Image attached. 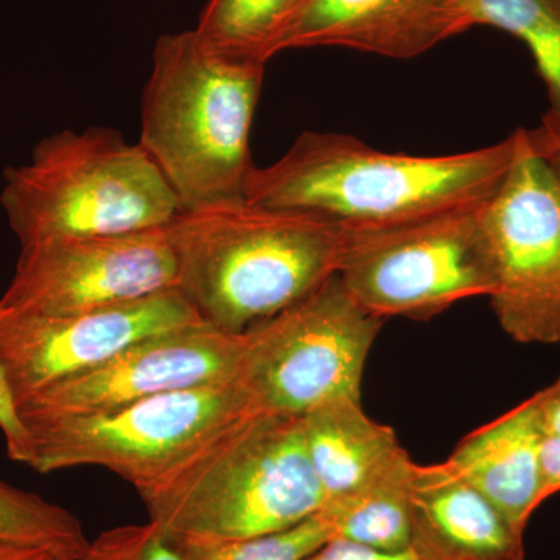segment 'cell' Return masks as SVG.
I'll list each match as a JSON object with an SVG mask.
<instances>
[{"mask_svg":"<svg viewBox=\"0 0 560 560\" xmlns=\"http://www.w3.org/2000/svg\"><path fill=\"white\" fill-rule=\"evenodd\" d=\"M518 149V130L485 149L441 156L388 153L338 132L308 131L246 180L254 205L304 210L348 231L383 230L482 205Z\"/></svg>","mask_w":560,"mask_h":560,"instance_id":"obj_1","label":"cell"},{"mask_svg":"<svg viewBox=\"0 0 560 560\" xmlns=\"http://www.w3.org/2000/svg\"><path fill=\"white\" fill-rule=\"evenodd\" d=\"M178 289L206 323L243 334L338 275L346 230L304 210L242 200L180 209L164 228Z\"/></svg>","mask_w":560,"mask_h":560,"instance_id":"obj_2","label":"cell"},{"mask_svg":"<svg viewBox=\"0 0 560 560\" xmlns=\"http://www.w3.org/2000/svg\"><path fill=\"white\" fill-rule=\"evenodd\" d=\"M149 521L179 539H242L291 528L326 503L301 416L250 410L138 490Z\"/></svg>","mask_w":560,"mask_h":560,"instance_id":"obj_3","label":"cell"},{"mask_svg":"<svg viewBox=\"0 0 560 560\" xmlns=\"http://www.w3.org/2000/svg\"><path fill=\"white\" fill-rule=\"evenodd\" d=\"M264 62L209 47L195 31L158 39L142 95L139 145L180 209L245 198Z\"/></svg>","mask_w":560,"mask_h":560,"instance_id":"obj_4","label":"cell"},{"mask_svg":"<svg viewBox=\"0 0 560 560\" xmlns=\"http://www.w3.org/2000/svg\"><path fill=\"white\" fill-rule=\"evenodd\" d=\"M0 208L27 246L160 230L180 205L139 143L94 127L40 139L27 162L3 172Z\"/></svg>","mask_w":560,"mask_h":560,"instance_id":"obj_5","label":"cell"},{"mask_svg":"<svg viewBox=\"0 0 560 560\" xmlns=\"http://www.w3.org/2000/svg\"><path fill=\"white\" fill-rule=\"evenodd\" d=\"M340 276L243 331L237 383L257 411L302 416L335 396L361 397L383 326Z\"/></svg>","mask_w":560,"mask_h":560,"instance_id":"obj_6","label":"cell"},{"mask_svg":"<svg viewBox=\"0 0 560 560\" xmlns=\"http://www.w3.org/2000/svg\"><path fill=\"white\" fill-rule=\"evenodd\" d=\"M254 410L237 382L161 394L101 415L24 420L38 474L102 467L136 490Z\"/></svg>","mask_w":560,"mask_h":560,"instance_id":"obj_7","label":"cell"},{"mask_svg":"<svg viewBox=\"0 0 560 560\" xmlns=\"http://www.w3.org/2000/svg\"><path fill=\"white\" fill-rule=\"evenodd\" d=\"M482 205L383 230H346L341 282L378 318L429 320L493 289Z\"/></svg>","mask_w":560,"mask_h":560,"instance_id":"obj_8","label":"cell"},{"mask_svg":"<svg viewBox=\"0 0 560 560\" xmlns=\"http://www.w3.org/2000/svg\"><path fill=\"white\" fill-rule=\"evenodd\" d=\"M501 329L521 345L560 341V179L518 130V149L499 189L482 206Z\"/></svg>","mask_w":560,"mask_h":560,"instance_id":"obj_9","label":"cell"},{"mask_svg":"<svg viewBox=\"0 0 560 560\" xmlns=\"http://www.w3.org/2000/svg\"><path fill=\"white\" fill-rule=\"evenodd\" d=\"M171 289H178V270L167 234L160 228L21 246L0 304L13 312L69 315Z\"/></svg>","mask_w":560,"mask_h":560,"instance_id":"obj_10","label":"cell"},{"mask_svg":"<svg viewBox=\"0 0 560 560\" xmlns=\"http://www.w3.org/2000/svg\"><path fill=\"white\" fill-rule=\"evenodd\" d=\"M205 323L179 289L124 304L69 313L7 312L0 320V360L14 399L101 366L143 338Z\"/></svg>","mask_w":560,"mask_h":560,"instance_id":"obj_11","label":"cell"},{"mask_svg":"<svg viewBox=\"0 0 560 560\" xmlns=\"http://www.w3.org/2000/svg\"><path fill=\"white\" fill-rule=\"evenodd\" d=\"M243 335L209 323L143 338L94 368L39 390L18 405L22 422L101 415L176 390L237 382Z\"/></svg>","mask_w":560,"mask_h":560,"instance_id":"obj_12","label":"cell"},{"mask_svg":"<svg viewBox=\"0 0 560 560\" xmlns=\"http://www.w3.org/2000/svg\"><path fill=\"white\" fill-rule=\"evenodd\" d=\"M471 27L469 0H311L278 54L345 47L411 60Z\"/></svg>","mask_w":560,"mask_h":560,"instance_id":"obj_13","label":"cell"},{"mask_svg":"<svg viewBox=\"0 0 560 560\" xmlns=\"http://www.w3.org/2000/svg\"><path fill=\"white\" fill-rule=\"evenodd\" d=\"M410 548L420 560H523L525 533L447 460L416 464Z\"/></svg>","mask_w":560,"mask_h":560,"instance_id":"obj_14","label":"cell"},{"mask_svg":"<svg viewBox=\"0 0 560 560\" xmlns=\"http://www.w3.org/2000/svg\"><path fill=\"white\" fill-rule=\"evenodd\" d=\"M547 431L539 394L471 431L447 463L525 533L541 501V445Z\"/></svg>","mask_w":560,"mask_h":560,"instance_id":"obj_15","label":"cell"},{"mask_svg":"<svg viewBox=\"0 0 560 560\" xmlns=\"http://www.w3.org/2000/svg\"><path fill=\"white\" fill-rule=\"evenodd\" d=\"M301 423L326 501L352 495L412 463L394 430L363 410L361 397L320 401L301 416Z\"/></svg>","mask_w":560,"mask_h":560,"instance_id":"obj_16","label":"cell"},{"mask_svg":"<svg viewBox=\"0 0 560 560\" xmlns=\"http://www.w3.org/2000/svg\"><path fill=\"white\" fill-rule=\"evenodd\" d=\"M415 460L385 480L352 495L327 500L320 515L331 539H345L383 551H404L411 545L410 486Z\"/></svg>","mask_w":560,"mask_h":560,"instance_id":"obj_17","label":"cell"},{"mask_svg":"<svg viewBox=\"0 0 560 560\" xmlns=\"http://www.w3.org/2000/svg\"><path fill=\"white\" fill-rule=\"evenodd\" d=\"M311 0H208L194 28L212 49L267 65Z\"/></svg>","mask_w":560,"mask_h":560,"instance_id":"obj_18","label":"cell"},{"mask_svg":"<svg viewBox=\"0 0 560 560\" xmlns=\"http://www.w3.org/2000/svg\"><path fill=\"white\" fill-rule=\"evenodd\" d=\"M474 27L489 25L521 39L548 95L544 119L560 124V0H469Z\"/></svg>","mask_w":560,"mask_h":560,"instance_id":"obj_19","label":"cell"},{"mask_svg":"<svg viewBox=\"0 0 560 560\" xmlns=\"http://www.w3.org/2000/svg\"><path fill=\"white\" fill-rule=\"evenodd\" d=\"M0 541L46 547L80 560L91 540L72 512L0 481Z\"/></svg>","mask_w":560,"mask_h":560,"instance_id":"obj_20","label":"cell"},{"mask_svg":"<svg viewBox=\"0 0 560 560\" xmlns=\"http://www.w3.org/2000/svg\"><path fill=\"white\" fill-rule=\"evenodd\" d=\"M331 537L329 523L318 512L291 528L260 536L242 539H173L178 545L183 560H304Z\"/></svg>","mask_w":560,"mask_h":560,"instance_id":"obj_21","label":"cell"},{"mask_svg":"<svg viewBox=\"0 0 560 560\" xmlns=\"http://www.w3.org/2000/svg\"><path fill=\"white\" fill-rule=\"evenodd\" d=\"M80 560H183L178 545L156 523L103 530Z\"/></svg>","mask_w":560,"mask_h":560,"instance_id":"obj_22","label":"cell"},{"mask_svg":"<svg viewBox=\"0 0 560 560\" xmlns=\"http://www.w3.org/2000/svg\"><path fill=\"white\" fill-rule=\"evenodd\" d=\"M7 312L9 308L0 304V320L7 315ZM0 430L5 438L7 453H9L10 459L28 466L32 459L31 438L22 422L2 360H0Z\"/></svg>","mask_w":560,"mask_h":560,"instance_id":"obj_23","label":"cell"},{"mask_svg":"<svg viewBox=\"0 0 560 560\" xmlns=\"http://www.w3.org/2000/svg\"><path fill=\"white\" fill-rule=\"evenodd\" d=\"M304 560H420L411 548L404 551H383L364 547L345 539L327 540L323 547L313 551Z\"/></svg>","mask_w":560,"mask_h":560,"instance_id":"obj_24","label":"cell"},{"mask_svg":"<svg viewBox=\"0 0 560 560\" xmlns=\"http://www.w3.org/2000/svg\"><path fill=\"white\" fill-rule=\"evenodd\" d=\"M529 145L550 165L555 175L560 179V124L541 119L536 130H526Z\"/></svg>","mask_w":560,"mask_h":560,"instance_id":"obj_25","label":"cell"},{"mask_svg":"<svg viewBox=\"0 0 560 560\" xmlns=\"http://www.w3.org/2000/svg\"><path fill=\"white\" fill-rule=\"evenodd\" d=\"M541 501L560 492V433L545 438L541 445Z\"/></svg>","mask_w":560,"mask_h":560,"instance_id":"obj_26","label":"cell"},{"mask_svg":"<svg viewBox=\"0 0 560 560\" xmlns=\"http://www.w3.org/2000/svg\"><path fill=\"white\" fill-rule=\"evenodd\" d=\"M541 418L547 436L560 433V377L552 385L539 390Z\"/></svg>","mask_w":560,"mask_h":560,"instance_id":"obj_27","label":"cell"},{"mask_svg":"<svg viewBox=\"0 0 560 560\" xmlns=\"http://www.w3.org/2000/svg\"><path fill=\"white\" fill-rule=\"evenodd\" d=\"M0 560H69L60 552L35 545L7 544L0 541Z\"/></svg>","mask_w":560,"mask_h":560,"instance_id":"obj_28","label":"cell"}]
</instances>
